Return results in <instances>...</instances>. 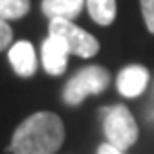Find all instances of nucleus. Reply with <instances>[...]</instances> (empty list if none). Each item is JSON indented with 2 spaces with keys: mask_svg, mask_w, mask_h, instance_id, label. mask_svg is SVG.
<instances>
[{
  "mask_svg": "<svg viewBox=\"0 0 154 154\" xmlns=\"http://www.w3.org/2000/svg\"><path fill=\"white\" fill-rule=\"evenodd\" d=\"M101 112L105 114V136L110 145L119 150H127L136 143L140 134L138 123L125 105L105 106Z\"/></svg>",
  "mask_w": 154,
  "mask_h": 154,
  "instance_id": "2",
  "label": "nucleus"
},
{
  "mask_svg": "<svg viewBox=\"0 0 154 154\" xmlns=\"http://www.w3.org/2000/svg\"><path fill=\"white\" fill-rule=\"evenodd\" d=\"M97 154H125V150L116 149V147H114V145H110V143H103V145H99Z\"/></svg>",
  "mask_w": 154,
  "mask_h": 154,
  "instance_id": "13",
  "label": "nucleus"
},
{
  "mask_svg": "<svg viewBox=\"0 0 154 154\" xmlns=\"http://www.w3.org/2000/svg\"><path fill=\"white\" fill-rule=\"evenodd\" d=\"M85 4L92 20L99 26H110L116 20V13H118L116 0H85Z\"/></svg>",
  "mask_w": 154,
  "mask_h": 154,
  "instance_id": "9",
  "label": "nucleus"
},
{
  "mask_svg": "<svg viewBox=\"0 0 154 154\" xmlns=\"http://www.w3.org/2000/svg\"><path fill=\"white\" fill-rule=\"evenodd\" d=\"M64 141V125L53 112H35L15 130L9 150L13 154H55Z\"/></svg>",
  "mask_w": 154,
  "mask_h": 154,
  "instance_id": "1",
  "label": "nucleus"
},
{
  "mask_svg": "<svg viewBox=\"0 0 154 154\" xmlns=\"http://www.w3.org/2000/svg\"><path fill=\"white\" fill-rule=\"evenodd\" d=\"M85 0H42V13L50 20H73L83 11Z\"/></svg>",
  "mask_w": 154,
  "mask_h": 154,
  "instance_id": "8",
  "label": "nucleus"
},
{
  "mask_svg": "<svg viewBox=\"0 0 154 154\" xmlns=\"http://www.w3.org/2000/svg\"><path fill=\"white\" fill-rule=\"evenodd\" d=\"M68 55H70V50L61 37L48 35V38L42 42V48H41L42 66L50 75L64 73L66 64H68Z\"/></svg>",
  "mask_w": 154,
  "mask_h": 154,
  "instance_id": "5",
  "label": "nucleus"
},
{
  "mask_svg": "<svg viewBox=\"0 0 154 154\" xmlns=\"http://www.w3.org/2000/svg\"><path fill=\"white\" fill-rule=\"evenodd\" d=\"M140 4H141V13L145 18L147 29L154 33V0H140Z\"/></svg>",
  "mask_w": 154,
  "mask_h": 154,
  "instance_id": "11",
  "label": "nucleus"
},
{
  "mask_svg": "<svg viewBox=\"0 0 154 154\" xmlns=\"http://www.w3.org/2000/svg\"><path fill=\"white\" fill-rule=\"evenodd\" d=\"M116 85H118V92L125 97H138L145 92L149 85V70L140 64L125 66L118 73Z\"/></svg>",
  "mask_w": 154,
  "mask_h": 154,
  "instance_id": "6",
  "label": "nucleus"
},
{
  "mask_svg": "<svg viewBox=\"0 0 154 154\" xmlns=\"http://www.w3.org/2000/svg\"><path fill=\"white\" fill-rule=\"evenodd\" d=\"M110 83V73L103 66H86L79 70L66 83L63 90V99L66 105L77 106L83 103L88 95L101 94Z\"/></svg>",
  "mask_w": 154,
  "mask_h": 154,
  "instance_id": "3",
  "label": "nucleus"
},
{
  "mask_svg": "<svg viewBox=\"0 0 154 154\" xmlns=\"http://www.w3.org/2000/svg\"><path fill=\"white\" fill-rule=\"evenodd\" d=\"M13 41V29L9 26V22L0 18V51H4Z\"/></svg>",
  "mask_w": 154,
  "mask_h": 154,
  "instance_id": "12",
  "label": "nucleus"
},
{
  "mask_svg": "<svg viewBox=\"0 0 154 154\" xmlns=\"http://www.w3.org/2000/svg\"><path fill=\"white\" fill-rule=\"evenodd\" d=\"M8 59L15 70L17 75L20 77H31L37 70V55L35 48L28 41H18L15 42L9 51H8Z\"/></svg>",
  "mask_w": 154,
  "mask_h": 154,
  "instance_id": "7",
  "label": "nucleus"
},
{
  "mask_svg": "<svg viewBox=\"0 0 154 154\" xmlns=\"http://www.w3.org/2000/svg\"><path fill=\"white\" fill-rule=\"evenodd\" d=\"M50 35L61 37L64 44L68 46L70 53L83 57V59H90L99 51V42L92 33L85 31L83 28L75 26L72 20H50L48 26Z\"/></svg>",
  "mask_w": 154,
  "mask_h": 154,
  "instance_id": "4",
  "label": "nucleus"
},
{
  "mask_svg": "<svg viewBox=\"0 0 154 154\" xmlns=\"http://www.w3.org/2000/svg\"><path fill=\"white\" fill-rule=\"evenodd\" d=\"M29 13V0H0V18L6 22L18 20Z\"/></svg>",
  "mask_w": 154,
  "mask_h": 154,
  "instance_id": "10",
  "label": "nucleus"
}]
</instances>
